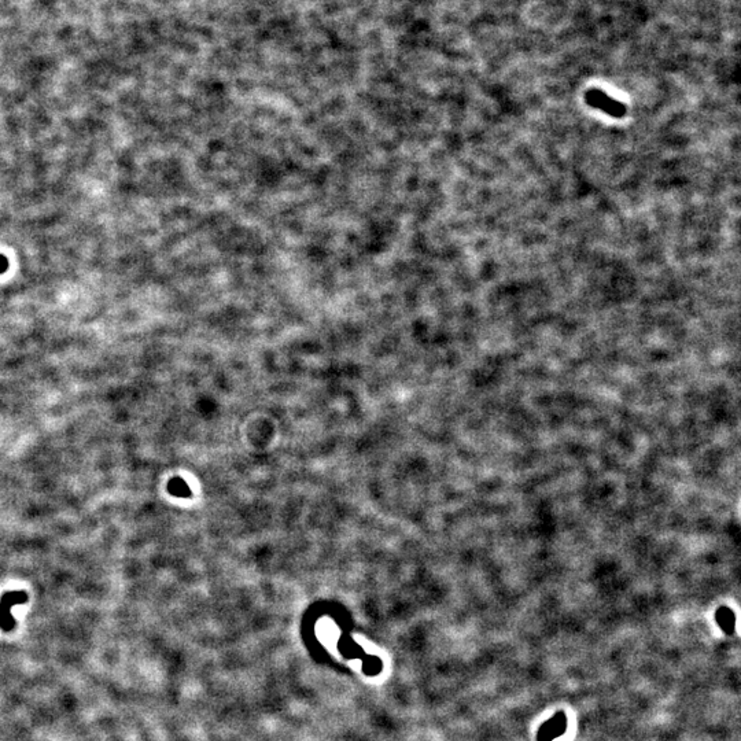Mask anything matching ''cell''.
<instances>
[{"mask_svg":"<svg viewBox=\"0 0 741 741\" xmlns=\"http://www.w3.org/2000/svg\"><path fill=\"white\" fill-rule=\"evenodd\" d=\"M567 715L563 711L556 713L551 720L542 724L537 733V741H553L566 733Z\"/></svg>","mask_w":741,"mask_h":741,"instance_id":"3","label":"cell"},{"mask_svg":"<svg viewBox=\"0 0 741 741\" xmlns=\"http://www.w3.org/2000/svg\"><path fill=\"white\" fill-rule=\"evenodd\" d=\"M715 619H717V623L720 625V627L726 634H733L735 633L736 619H735V614H733L732 609H729L728 607L718 608V611L715 614Z\"/></svg>","mask_w":741,"mask_h":741,"instance_id":"4","label":"cell"},{"mask_svg":"<svg viewBox=\"0 0 741 741\" xmlns=\"http://www.w3.org/2000/svg\"><path fill=\"white\" fill-rule=\"evenodd\" d=\"M585 100L589 106H592L594 109H598L612 117H616V118H622L625 117L626 114V106L612 98H609L608 95H605L602 91H598V89H591L585 93Z\"/></svg>","mask_w":741,"mask_h":741,"instance_id":"1","label":"cell"},{"mask_svg":"<svg viewBox=\"0 0 741 741\" xmlns=\"http://www.w3.org/2000/svg\"><path fill=\"white\" fill-rule=\"evenodd\" d=\"M28 594L22 591H18V592H8L4 593L1 596V600H0V629L6 633H10L11 630L15 629V621L11 615V611L10 608L12 605H18V604H25L28 601Z\"/></svg>","mask_w":741,"mask_h":741,"instance_id":"2","label":"cell"}]
</instances>
